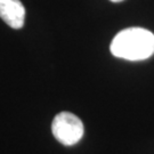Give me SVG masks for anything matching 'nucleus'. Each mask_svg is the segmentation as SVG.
Wrapping results in <instances>:
<instances>
[{
  "instance_id": "f03ea898",
  "label": "nucleus",
  "mask_w": 154,
  "mask_h": 154,
  "mask_svg": "<svg viewBox=\"0 0 154 154\" xmlns=\"http://www.w3.org/2000/svg\"><path fill=\"white\" fill-rule=\"evenodd\" d=\"M51 131L54 137L61 144L72 146L83 137L85 128L82 121L75 114L61 112L53 120Z\"/></svg>"
},
{
  "instance_id": "7ed1b4c3",
  "label": "nucleus",
  "mask_w": 154,
  "mask_h": 154,
  "mask_svg": "<svg viewBox=\"0 0 154 154\" xmlns=\"http://www.w3.org/2000/svg\"><path fill=\"white\" fill-rule=\"evenodd\" d=\"M0 18L13 29L23 28L25 8L21 0H0Z\"/></svg>"
},
{
  "instance_id": "f257e3e1",
  "label": "nucleus",
  "mask_w": 154,
  "mask_h": 154,
  "mask_svg": "<svg viewBox=\"0 0 154 154\" xmlns=\"http://www.w3.org/2000/svg\"><path fill=\"white\" fill-rule=\"evenodd\" d=\"M112 55L127 61H143L154 54V34L143 28H128L113 38Z\"/></svg>"
},
{
  "instance_id": "20e7f679",
  "label": "nucleus",
  "mask_w": 154,
  "mask_h": 154,
  "mask_svg": "<svg viewBox=\"0 0 154 154\" xmlns=\"http://www.w3.org/2000/svg\"><path fill=\"white\" fill-rule=\"evenodd\" d=\"M110 1H112V2H121L123 0H110Z\"/></svg>"
}]
</instances>
